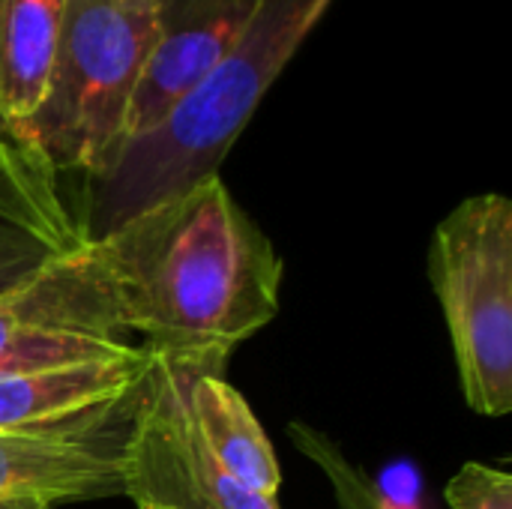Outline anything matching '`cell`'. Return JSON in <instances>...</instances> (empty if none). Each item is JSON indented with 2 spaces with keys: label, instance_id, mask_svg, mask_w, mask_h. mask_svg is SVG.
Masks as SVG:
<instances>
[{
  "label": "cell",
  "instance_id": "cell-1",
  "mask_svg": "<svg viewBox=\"0 0 512 509\" xmlns=\"http://www.w3.org/2000/svg\"><path fill=\"white\" fill-rule=\"evenodd\" d=\"M87 246L120 330L174 366L225 375L279 315L282 258L222 177Z\"/></svg>",
  "mask_w": 512,
  "mask_h": 509
},
{
  "label": "cell",
  "instance_id": "cell-2",
  "mask_svg": "<svg viewBox=\"0 0 512 509\" xmlns=\"http://www.w3.org/2000/svg\"><path fill=\"white\" fill-rule=\"evenodd\" d=\"M330 3L333 0H258L234 48L150 129L126 138L102 174L87 177V207L78 219L84 243H96L135 216L219 177L222 159L258 102Z\"/></svg>",
  "mask_w": 512,
  "mask_h": 509
},
{
  "label": "cell",
  "instance_id": "cell-3",
  "mask_svg": "<svg viewBox=\"0 0 512 509\" xmlns=\"http://www.w3.org/2000/svg\"><path fill=\"white\" fill-rule=\"evenodd\" d=\"M156 45V0H66L42 105L9 126L60 171L102 174Z\"/></svg>",
  "mask_w": 512,
  "mask_h": 509
},
{
  "label": "cell",
  "instance_id": "cell-4",
  "mask_svg": "<svg viewBox=\"0 0 512 509\" xmlns=\"http://www.w3.org/2000/svg\"><path fill=\"white\" fill-rule=\"evenodd\" d=\"M429 279L441 303L465 402L480 417L512 411V204L465 198L438 222Z\"/></svg>",
  "mask_w": 512,
  "mask_h": 509
},
{
  "label": "cell",
  "instance_id": "cell-5",
  "mask_svg": "<svg viewBox=\"0 0 512 509\" xmlns=\"http://www.w3.org/2000/svg\"><path fill=\"white\" fill-rule=\"evenodd\" d=\"M123 336L87 243L0 297V375L132 354Z\"/></svg>",
  "mask_w": 512,
  "mask_h": 509
},
{
  "label": "cell",
  "instance_id": "cell-6",
  "mask_svg": "<svg viewBox=\"0 0 512 509\" xmlns=\"http://www.w3.org/2000/svg\"><path fill=\"white\" fill-rule=\"evenodd\" d=\"M132 408L135 396L72 423L0 432V509H51L126 495Z\"/></svg>",
  "mask_w": 512,
  "mask_h": 509
},
{
  "label": "cell",
  "instance_id": "cell-7",
  "mask_svg": "<svg viewBox=\"0 0 512 509\" xmlns=\"http://www.w3.org/2000/svg\"><path fill=\"white\" fill-rule=\"evenodd\" d=\"M84 246L57 171L39 150L0 126V297L24 288Z\"/></svg>",
  "mask_w": 512,
  "mask_h": 509
},
{
  "label": "cell",
  "instance_id": "cell-8",
  "mask_svg": "<svg viewBox=\"0 0 512 509\" xmlns=\"http://www.w3.org/2000/svg\"><path fill=\"white\" fill-rule=\"evenodd\" d=\"M255 6L258 0H156V45L129 105L126 138L150 129L234 48Z\"/></svg>",
  "mask_w": 512,
  "mask_h": 509
},
{
  "label": "cell",
  "instance_id": "cell-9",
  "mask_svg": "<svg viewBox=\"0 0 512 509\" xmlns=\"http://www.w3.org/2000/svg\"><path fill=\"white\" fill-rule=\"evenodd\" d=\"M153 354L138 345L111 360H84L0 375V432L48 429L135 396Z\"/></svg>",
  "mask_w": 512,
  "mask_h": 509
},
{
  "label": "cell",
  "instance_id": "cell-10",
  "mask_svg": "<svg viewBox=\"0 0 512 509\" xmlns=\"http://www.w3.org/2000/svg\"><path fill=\"white\" fill-rule=\"evenodd\" d=\"M177 405V369L153 354L132 408L126 498H132L138 509H222L195 483L186 465Z\"/></svg>",
  "mask_w": 512,
  "mask_h": 509
},
{
  "label": "cell",
  "instance_id": "cell-11",
  "mask_svg": "<svg viewBox=\"0 0 512 509\" xmlns=\"http://www.w3.org/2000/svg\"><path fill=\"white\" fill-rule=\"evenodd\" d=\"M174 369L180 375L189 426L216 468L258 498H279L282 474L276 450L246 399L225 381V375L186 366Z\"/></svg>",
  "mask_w": 512,
  "mask_h": 509
},
{
  "label": "cell",
  "instance_id": "cell-12",
  "mask_svg": "<svg viewBox=\"0 0 512 509\" xmlns=\"http://www.w3.org/2000/svg\"><path fill=\"white\" fill-rule=\"evenodd\" d=\"M66 0H0V123L27 120L45 99Z\"/></svg>",
  "mask_w": 512,
  "mask_h": 509
},
{
  "label": "cell",
  "instance_id": "cell-13",
  "mask_svg": "<svg viewBox=\"0 0 512 509\" xmlns=\"http://www.w3.org/2000/svg\"><path fill=\"white\" fill-rule=\"evenodd\" d=\"M294 441L303 447V453L309 459L318 462V468L327 474V480L333 483L336 489V498H339V507L342 509H381V501H378V492L366 483V477L348 465L342 459V453L336 450V444H330L324 435L306 429V426H294Z\"/></svg>",
  "mask_w": 512,
  "mask_h": 509
},
{
  "label": "cell",
  "instance_id": "cell-14",
  "mask_svg": "<svg viewBox=\"0 0 512 509\" xmlns=\"http://www.w3.org/2000/svg\"><path fill=\"white\" fill-rule=\"evenodd\" d=\"M450 509H512V477L501 468L468 462L447 483Z\"/></svg>",
  "mask_w": 512,
  "mask_h": 509
},
{
  "label": "cell",
  "instance_id": "cell-15",
  "mask_svg": "<svg viewBox=\"0 0 512 509\" xmlns=\"http://www.w3.org/2000/svg\"><path fill=\"white\" fill-rule=\"evenodd\" d=\"M0 126H3V123H0Z\"/></svg>",
  "mask_w": 512,
  "mask_h": 509
}]
</instances>
